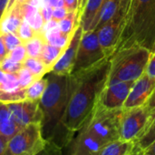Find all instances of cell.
<instances>
[{
    "label": "cell",
    "mask_w": 155,
    "mask_h": 155,
    "mask_svg": "<svg viewBox=\"0 0 155 155\" xmlns=\"http://www.w3.org/2000/svg\"><path fill=\"white\" fill-rule=\"evenodd\" d=\"M109 69L110 58H107L93 68L70 75V99L53 141L63 149L92 114L106 84Z\"/></svg>",
    "instance_id": "cell-1"
},
{
    "label": "cell",
    "mask_w": 155,
    "mask_h": 155,
    "mask_svg": "<svg viewBox=\"0 0 155 155\" xmlns=\"http://www.w3.org/2000/svg\"><path fill=\"white\" fill-rule=\"evenodd\" d=\"M123 109L109 110L98 102L68 145V155H97L108 143L119 139Z\"/></svg>",
    "instance_id": "cell-2"
},
{
    "label": "cell",
    "mask_w": 155,
    "mask_h": 155,
    "mask_svg": "<svg viewBox=\"0 0 155 155\" xmlns=\"http://www.w3.org/2000/svg\"><path fill=\"white\" fill-rule=\"evenodd\" d=\"M133 45L144 47L153 54L155 47V0L131 1L114 53Z\"/></svg>",
    "instance_id": "cell-3"
},
{
    "label": "cell",
    "mask_w": 155,
    "mask_h": 155,
    "mask_svg": "<svg viewBox=\"0 0 155 155\" xmlns=\"http://www.w3.org/2000/svg\"><path fill=\"white\" fill-rule=\"evenodd\" d=\"M45 76L47 87L38 103L43 113V135L46 141L53 142L67 107L72 87L70 75L49 72Z\"/></svg>",
    "instance_id": "cell-4"
},
{
    "label": "cell",
    "mask_w": 155,
    "mask_h": 155,
    "mask_svg": "<svg viewBox=\"0 0 155 155\" xmlns=\"http://www.w3.org/2000/svg\"><path fill=\"white\" fill-rule=\"evenodd\" d=\"M152 52L140 45L121 48L110 57L107 81H135L144 72Z\"/></svg>",
    "instance_id": "cell-5"
},
{
    "label": "cell",
    "mask_w": 155,
    "mask_h": 155,
    "mask_svg": "<svg viewBox=\"0 0 155 155\" xmlns=\"http://www.w3.org/2000/svg\"><path fill=\"white\" fill-rule=\"evenodd\" d=\"M46 143L41 124L32 123L21 128L7 140L4 155H37Z\"/></svg>",
    "instance_id": "cell-6"
},
{
    "label": "cell",
    "mask_w": 155,
    "mask_h": 155,
    "mask_svg": "<svg viewBox=\"0 0 155 155\" xmlns=\"http://www.w3.org/2000/svg\"><path fill=\"white\" fill-rule=\"evenodd\" d=\"M107 57L103 50L95 30L83 32L75 60L70 75L93 68L101 63Z\"/></svg>",
    "instance_id": "cell-7"
},
{
    "label": "cell",
    "mask_w": 155,
    "mask_h": 155,
    "mask_svg": "<svg viewBox=\"0 0 155 155\" xmlns=\"http://www.w3.org/2000/svg\"><path fill=\"white\" fill-rule=\"evenodd\" d=\"M150 122L151 111L146 105L123 109L120 121L119 139L137 143L146 131Z\"/></svg>",
    "instance_id": "cell-8"
},
{
    "label": "cell",
    "mask_w": 155,
    "mask_h": 155,
    "mask_svg": "<svg viewBox=\"0 0 155 155\" xmlns=\"http://www.w3.org/2000/svg\"><path fill=\"white\" fill-rule=\"evenodd\" d=\"M134 81H106L98 103L109 110L123 109Z\"/></svg>",
    "instance_id": "cell-9"
},
{
    "label": "cell",
    "mask_w": 155,
    "mask_h": 155,
    "mask_svg": "<svg viewBox=\"0 0 155 155\" xmlns=\"http://www.w3.org/2000/svg\"><path fill=\"white\" fill-rule=\"evenodd\" d=\"M124 16L125 15L119 10L112 19L105 23L98 30H95L97 32L99 43L107 57H111L116 48L124 26Z\"/></svg>",
    "instance_id": "cell-10"
},
{
    "label": "cell",
    "mask_w": 155,
    "mask_h": 155,
    "mask_svg": "<svg viewBox=\"0 0 155 155\" xmlns=\"http://www.w3.org/2000/svg\"><path fill=\"white\" fill-rule=\"evenodd\" d=\"M6 105L20 128L32 123H42L43 113L38 101L25 100Z\"/></svg>",
    "instance_id": "cell-11"
},
{
    "label": "cell",
    "mask_w": 155,
    "mask_h": 155,
    "mask_svg": "<svg viewBox=\"0 0 155 155\" xmlns=\"http://www.w3.org/2000/svg\"><path fill=\"white\" fill-rule=\"evenodd\" d=\"M154 89L155 79L150 78L147 74L143 73L138 79L134 82V85L129 92L123 109H129L144 105Z\"/></svg>",
    "instance_id": "cell-12"
},
{
    "label": "cell",
    "mask_w": 155,
    "mask_h": 155,
    "mask_svg": "<svg viewBox=\"0 0 155 155\" xmlns=\"http://www.w3.org/2000/svg\"><path fill=\"white\" fill-rule=\"evenodd\" d=\"M83 32V28L79 24V26L76 27L74 34L72 35L71 39L66 48H64L62 56L54 65L50 72L59 75H70L75 60L77 49L79 47Z\"/></svg>",
    "instance_id": "cell-13"
},
{
    "label": "cell",
    "mask_w": 155,
    "mask_h": 155,
    "mask_svg": "<svg viewBox=\"0 0 155 155\" xmlns=\"http://www.w3.org/2000/svg\"><path fill=\"white\" fill-rule=\"evenodd\" d=\"M107 0H87L81 11L79 23L84 32L94 30L97 25L102 7Z\"/></svg>",
    "instance_id": "cell-14"
},
{
    "label": "cell",
    "mask_w": 155,
    "mask_h": 155,
    "mask_svg": "<svg viewBox=\"0 0 155 155\" xmlns=\"http://www.w3.org/2000/svg\"><path fill=\"white\" fill-rule=\"evenodd\" d=\"M24 20V14L21 3L14 4L10 8L6 9L0 20V34L16 33L17 28Z\"/></svg>",
    "instance_id": "cell-15"
},
{
    "label": "cell",
    "mask_w": 155,
    "mask_h": 155,
    "mask_svg": "<svg viewBox=\"0 0 155 155\" xmlns=\"http://www.w3.org/2000/svg\"><path fill=\"white\" fill-rule=\"evenodd\" d=\"M20 129L7 105L0 102V134L8 140Z\"/></svg>",
    "instance_id": "cell-16"
},
{
    "label": "cell",
    "mask_w": 155,
    "mask_h": 155,
    "mask_svg": "<svg viewBox=\"0 0 155 155\" xmlns=\"http://www.w3.org/2000/svg\"><path fill=\"white\" fill-rule=\"evenodd\" d=\"M136 147V142L117 139L105 144L97 155H130L134 153Z\"/></svg>",
    "instance_id": "cell-17"
},
{
    "label": "cell",
    "mask_w": 155,
    "mask_h": 155,
    "mask_svg": "<svg viewBox=\"0 0 155 155\" xmlns=\"http://www.w3.org/2000/svg\"><path fill=\"white\" fill-rule=\"evenodd\" d=\"M19 3H21V7L24 14V19L33 27L35 31L38 33H42L44 21L41 16L39 7L25 2H19Z\"/></svg>",
    "instance_id": "cell-18"
},
{
    "label": "cell",
    "mask_w": 155,
    "mask_h": 155,
    "mask_svg": "<svg viewBox=\"0 0 155 155\" xmlns=\"http://www.w3.org/2000/svg\"><path fill=\"white\" fill-rule=\"evenodd\" d=\"M65 48L54 47V46H52V45L48 44L47 42H45L43 45V48H42V50H41V53H40L38 58L44 63V65L49 69V71H51L54 65L56 63V61L62 56Z\"/></svg>",
    "instance_id": "cell-19"
},
{
    "label": "cell",
    "mask_w": 155,
    "mask_h": 155,
    "mask_svg": "<svg viewBox=\"0 0 155 155\" xmlns=\"http://www.w3.org/2000/svg\"><path fill=\"white\" fill-rule=\"evenodd\" d=\"M119 10H120V0H107L100 11L98 22L94 30H98L110 19H112L118 13Z\"/></svg>",
    "instance_id": "cell-20"
},
{
    "label": "cell",
    "mask_w": 155,
    "mask_h": 155,
    "mask_svg": "<svg viewBox=\"0 0 155 155\" xmlns=\"http://www.w3.org/2000/svg\"><path fill=\"white\" fill-rule=\"evenodd\" d=\"M81 12L79 10L74 12H68L67 15L58 22L59 29L66 34V35H73L76 27L79 26V17Z\"/></svg>",
    "instance_id": "cell-21"
},
{
    "label": "cell",
    "mask_w": 155,
    "mask_h": 155,
    "mask_svg": "<svg viewBox=\"0 0 155 155\" xmlns=\"http://www.w3.org/2000/svg\"><path fill=\"white\" fill-rule=\"evenodd\" d=\"M44 36H45V41L48 44L54 46V47H58V48H65L68 45L72 37V35H66L63 33L59 29V26L51 31L45 33Z\"/></svg>",
    "instance_id": "cell-22"
},
{
    "label": "cell",
    "mask_w": 155,
    "mask_h": 155,
    "mask_svg": "<svg viewBox=\"0 0 155 155\" xmlns=\"http://www.w3.org/2000/svg\"><path fill=\"white\" fill-rule=\"evenodd\" d=\"M23 66L32 73L35 79H41L50 72L49 69L44 65V63L38 58L27 57L25 60L23 62Z\"/></svg>",
    "instance_id": "cell-23"
},
{
    "label": "cell",
    "mask_w": 155,
    "mask_h": 155,
    "mask_svg": "<svg viewBox=\"0 0 155 155\" xmlns=\"http://www.w3.org/2000/svg\"><path fill=\"white\" fill-rule=\"evenodd\" d=\"M47 87V78L43 77L35 80L26 88V100L39 101Z\"/></svg>",
    "instance_id": "cell-24"
},
{
    "label": "cell",
    "mask_w": 155,
    "mask_h": 155,
    "mask_svg": "<svg viewBox=\"0 0 155 155\" xmlns=\"http://www.w3.org/2000/svg\"><path fill=\"white\" fill-rule=\"evenodd\" d=\"M45 38L43 33H37L35 37H34L32 39L28 40L27 42L25 43V47L26 49V54L27 57L31 58H38L43 45L45 43Z\"/></svg>",
    "instance_id": "cell-25"
},
{
    "label": "cell",
    "mask_w": 155,
    "mask_h": 155,
    "mask_svg": "<svg viewBox=\"0 0 155 155\" xmlns=\"http://www.w3.org/2000/svg\"><path fill=\"white\" fill-rule=\"evenodd\" d=\"M155 142V116L152 119L150 122L146 131L142 135V137L137 141V145L138 147L144 151L147 149L152 143Z\"/></svg>",
    "instance_id": "cell-26"
},
{
    "label": "cell",
    "mask_w": 155,
    "mask_h": 155,
    "mask_svg": "<svg viewBox=\"0 0 155 155\" xmlns=\"http://www.w3.org/2000/svg\"><path fill=\"white\" fill-rule=\"evenodd\" d=\"M26 100V89H20L15 91L0 90V102L9 104Z\"/></svg>",
    "instance_id": "cell-27"
},
{
    "label": "cell",
    "mask_w": 155,
    "mask_h": 155,
    "mask_svg": "<svg viewBox=\"0 0 155 155\" xmlns=\"http://www.w3.org/2000/svg\"><path fill=\"white\" fill-rule=\"evenodd\" d=\"M37 33L38 32L35 31L33 29V27L24 19L23 22L21 23V25L19 26V27L17 28L15 34L21 39V41L25 44V42H27L28 40H30L34 37H35Z\"/></svg>",
    "instance_id": "cell-28"
},
{
    "label": "cell",
    "mask_w": 155,
    "mask_h": 155,
    "mask_svg": "<svg viewBox=\"0 0 155 155\" xmlns=\"http://www.w3.org/2000/svg\"><path fill=\"white\" fill-rule=\"evenodd\" d=\"M20 85L16 74H5L0 84V90L3 91H15L20 90Z\"/></svg>",
    "instance_id": "cell-29"
},
{
    "label": "cell",
    "mask_w": 155,
    "mask_h": 155,
    "mask_svg": "<svg viewBox=\"0 0 155 155\" xmlns=\"http://www.w3.org/2000/svg\"><path fill=\"white\" fill-rule=\"evenodd\" d=\"M18 82L21 89H26L29 85H31L35 79V78L32 75V73L23 66V68L16 73Z\"/></svg>",
    "instance_id": "cell-30"
},
{
    "label": "cell",
    "mask_w": 155,
    "mask_h": 155,
    "mask_svg": "<svg viewBox=\"0 0 155 155\" xmlns=\"http://www.w3.org/2000/svg\"><path fill=\"white\" fill-rule=\"evenodd\" d=\"M22 68L23 63L13 61L7 57L0 63V69L5 74H16Z\"/></svg>",
    "instance_id": "cell-31"
},
{
    "label": "cell",
    "mask_w": 155,
    "mask_h": 155,
    "mask_svg": "<svg viewBox=\"0 0 155 155\" xmlns=\"http://www.w3.org/2000/svg\"><path fill=\"white\" fill-rule=\"evenodd\" d=\"M7 58H9L13 61L18 62V63H23L25 60V58H27L25 44H21L18 47L15 48L13 50H11L8 53Z\"/></svg>",
    "instance_id": "cell-32"
},
{
    "label": "cell",
    "mask_w": 155,
    "mask_h": 155,
    "mask_svg": "<svg viewBox=\"0 0 155 155\" xmlns=\"http://www.w3.org/2000/svg\"><path fill=\"white\" fill-rule=\"evenodd\" d=\"M3 39H4V43L5 45V48L8 51V53L13 50L15 48L18 47L21 44H24L21 39L17 37L16 34L15 33H5V34H2Z\"/></svg>",
    "instance_id": "cell-33"
},
{
    "label": "cell",
    "mask_w": 155,
    "mask_h": 155,
    "mask_svg": "<svg viewBox=\"0 0 155 155\" xmlns=\"http://www.w3.org/2000/svg\"><path fill=\"white\" fill-rule=\"evenodd\" d=\"M37 155H64V153L62 147H60L54 142L47 141L45 149Z\"/></svg>",
    "instance_id": "cell-34"
},
{
    "label": "cell",
    "mask_w": 155,
    "mask_h": 155,
    "mask_svg": "<svg viewBox=\"0 0 155 155\" xmlns=\"http://www.w3.org/2000/svg\"><path fill=\"white\" fill-rule=\"evenodd\" d=\"M53 7L50 5H40L39 7V11L41 14V16L43 18L44 24L46 23L47 21L52 19V16H53Z\"/></svg>",
    "instance_id": "cell-35"
},
{
    "label": "cell",
    "mask_w": 155,
    "mask_h": 155,
    "mask_svg": "<svg viewBox=\"0 0 155 155\" xmlns=\"http://www.w3.org/2000/svg\"><path fill=\"white\" fill-rule=\"evenodd\" d=\"M64 7L67 9L68 12H74L80 10L81 7V0H64Z\"/></svg>",
    "instance_id": "cell-36"
},
{
    "label": "cell",
    "mask_w": 155,
    "mask_h": 155,
    "mask_svg": "<svg viewBox=\"0 0 155 155\" xmlns=\"http://www.w3.org/2000/svg\"><path fill=\"white\" fill-rule=\"evenodd\" d=\"M144 73L147 74L150 78L155 79V53L152 54Z\"/></svg>",
    "instance_id": "cell-37"
},
{
    "label": "cell",
    "mask_w": 155,
    "mask_h": 155,
    "mask_svg": "<svg viewBox=\"0 0 155 155\" xmlns=\"http://www.w3.org/2000/svg\"><path fill=\"white\" fill-rule=\"evenodd\" d=\"M68 11L65 7H57V8H54L53 9V16L52 18L57 22H59L60 20H62L66 15H67Z\"/></svg>",
    "instance_id": "cell-38"
},
{
    "label": "cell",
    "mask_w": 155,
    "mask_h": 155,
    "mask_svg": "<svg viewBox=\"0 0 155 155\" xmlns=\"http://www.w3.org/2000/svg\"><path fill=\"white\" fill-rule=\"evenodd\" d=\"M41 5H50L53 8L64 7V0H40Z\"/></svg>",
    "instance_id": "cell-39"
},
{
    "label": "cell",
    "mask_w": 155,
    "mask_h": 155,
    "mask_svg": "<svg viewBox=\"0 0 155 155\" xmlns=\"http://www.w3.org/2000/svg\"><path fill=\"white\" fill-rule=\"evenodd\" d=\"M144 105H146L148 109L151 111V120H152L155 114V89Z\"/></svg>",
    "instance_id": "cell-40"
},
{
    "label": "cell",
    "mask_w": 155,
    "mask_h": 155,
    "mask_svg": "<svg viewBox=\"0 0 155 155\" xmlns=\"http://www.w3.org/2000/svg\"><path fill=\"white\" fill-rule=\"evenodd\" d=\"M8 55V51L5 48V45L4 43V39L2 35L0 34V63L7 57Z\"/></svg>",
    "instance_id": "cell-41"
},
{
    "label": "cell",
    "mask_w": 155,
    "mask_h": 155,
    "mask_svg": "<svg viewBox=\"0 0 155 155\" xmlns=\"http://www.w3.org/2000/svg\"><path fill=\"white\" fill-rule=\"evenodd\" d=\"M131 1L132 0H120V10L124 15H126V13H127V10L129 8V5L131 4Z\"/></svg>",
    "instance_id": "cell-42"
},
{
    "label": "cell",
    "mask_w": 155,
    "mask_h": 155,
    "mask_svg": "<svg viewBox=\"0 0 155 155\" xmlns=\"http://www.w3.org/2000/svg\"><path fill=\"white\" fill-rule=\"evenodd\" d=\"M8 2H9V0H0V20L3 17V16L7 8Z\"/></svg>",
    "instance_id": "cell-43"
},
{
    "label": "cell",
    "mask_w": 155,
    "mask_h": 155,
    "mask_svg": "<svg viewBox=\"0 0 155 155\" xmlns=\"http://www.w3.org/2000/svg\"><path fill=\"white\" fill-rule=\"evenodd\" d=\"M6 143H7V140L0 134V155H4L5 147H6Z\"/></svg>",
    "instance_id": "cell-44"
},
{
    "label": "cell",
    "mask_w": 155,
    "mask_h": 155,
    "mask_svg": "<svg viewBox=\"0 0 155 155\" xmlns=\"http://www.w3.org/2000/svg\"><path fill=\"white\" fill-rule=\"evenodd\" d=\"M143 152H144L145 153H147V154L155 155V142L153 143H152L147 149H145Z\"/></svg>",
    "instance_id": "cell-45"
},
{
    "label": "cell",
    "mask_w": 155,
    "mask_h": 155,
    "mask_svg": "<svg viewBox=\"0 0 155 155\" xmlns=\"http://www.w3.org/2000/svg\"><path fill=\"white\" fill-rule=\"evenodd\" d=\"M143 150H141V149L138 147V145H137L136 149L134 151V153H131L130 155H143Z\"/></svg>",
    "instance_id": "cell-46"
},
{
    "label": "cell",
    "mask_w": 155,
    "mask_h": 155,
    "mask_svg": "<svg viewBox=\"0 0 155 155\" xmlns=\"http://www.w3.org/2000/svg\"><path fill=\"white\" fill-rule=\"evenodd\" d=\"M23 1H25V0H9L8 5H7V8H6V9L10 8L14 4H15V3H17V2H23Z\"/></svg>",
    "instance_id": "cell-47"
},
{
    "label": "cell",
    "mask_w": 155,
    "mask_h": 155,
    "mask_svg": "<svg viewBox=\"0 0 155 155\" xmlns=\"http://www.w3.org/2000/svg\"><path fill=\"white\" fill-rule=\"evenodd\" d=\"M4 77H5V73H4V72L2 71V69H0V84H1V82H2Z\"/></svg>",
    "instance_id": "cell-48"
},
{
    "label": "cell",
    "mask_w": 155,
    "mask_h": 155,
    "mask_svg": "<svg viewBox=\"0 0 155 155\" xmlns=\"http://www.w3.org/2000/svg\"><path fill=\"white\" fill-rule=\"evenodd\" d=\"M86 1H87V0H81V7H80V10H81V11H82V9L84 8V6Z\"/></svg>",
    "instance_id": "cell-49"
},
{
    "label": "cell",
    "mask_w": 155,
    "mask_h": 155,
    "mask_svg": "<svg viewBox=\"0 0 155 155\" xmlns=\"http://www.w3.org/2000/svg\"><path fill=\"white\" fill-rule=\"evenodd\" d=\"M143 155H151V154H147V153H145L143 152Z\"/></svg>",
    "instance_id": "cell-50"
},
{
    "label": "cell",
    "mask_w": 155,
    "mask_h": 155,
    "mask_svg": "<svg viewBox=\"0 0 155 155\" xmlns=\"http://www.w3.org/2000/svg\"><path fill=\"white\" fill-rule=\"evenodd\" d=\"M153 53H155V47H154V50H153Z\"/></svg>",
    "instance_id": "cell-51"
},
{
    "label": "cell",
    "mask_w": 155,
    "mask_h": 155,
    "mask_svg": "<svg viewBox=\"0 0 155 155\" xmlns=\"http://www.w3.org/2000/svg\"><path fill=\"white\" fill-rule=\"evenodd\" d=\"M154 116H155V114H154ZM154 116H153V117H154ZM151 121H152V120H151Z\"/></svg>",
    "instance_id": "cell-52"
}]
</instances>
